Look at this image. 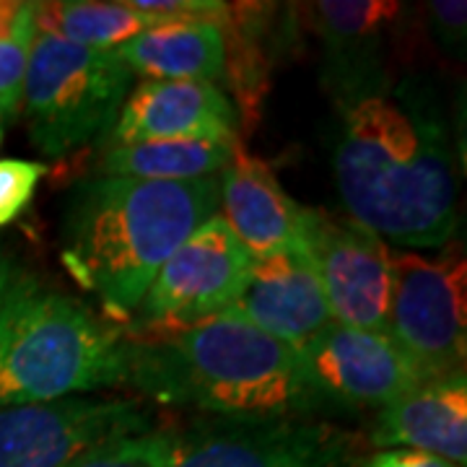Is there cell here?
Here are the masks:
<instances>
[{
  "mask_svg": "<svg viewBox=\"0 0 467 467\" xmlns=\"http://www.w3.org/2000/svg\"><path fill=\"white\" fill-rule=\"evenodd\" d=\"M333 169L348 218L379 239L436 250L457 232L447 128L413 91H382L343 107Z\"/></svg>",
  "mask_w": 467,
  "mask_h": 467,
  "instance_id": "1",
  "label": "cell"
},
{
  "mask_svg": "<svg viewBox=\"0 0 467 467\" xmlns=\"http://www.w3.org/2000/svg\"><path fill=\"white\" fill-rule=\"evenodd\" d=\"M125 384L161 405L226 420L306 418L335 408L299 348L229 309L184 327L138 330L125 340Z\"/></svg>",
  "mask_w": 467,
  "mask_h": 467,
  "instance_id": "2",
  "label": "cell"
},
{
  "mask_svg": "<svg viewBox=\"0 0 467 467\" xmlns=\"http://www.w3.org/2000/svg\"><path fill=\"white\" fill-rule=\"evenodd\" d=\"M218 213V177L153 182L94 174L67 195L60 260L115 317H128L190 234Z\"/></svg>",
  "mask_w": 467,
  "mask_h": 467,
  "instance_id": "3",
  "label": "cell"
},
{
  "mask_svg": "<svg viewBox=\"0 0 467 467\" xmlns=\"http://www.w3.org/2000/svg\"><path fill=\"white\" fill-rule=\"evenodd\" d=\"M125 377V340L84 304L24 275L0 315V405L76 398Z\"/></svg>",
  "mask_w": 467,
  "mask_h": 467,
  "instance_id": "4",
  "label": "cell"
},
{
  "mask_svg": "<svg viewBox=\"0 0 467 467\" xmlns=\"http://www.w3.org/2000/svg\"><path fill=\"white\" fill-rule=\"evenodd\" d=\"M130 86L133 73L117 50H94L36 29L21 94L34 149L63 159L109 135Z\"/></svg>",
  "mask_w": 467,
  "mask_h": 467,
  "instance_id": "5",
  "label": "cell"
},
{
  "mask_svg": "<svg viewBox=\"0 0 467 467\" xmlns=\"http://www.w3.org/2000/svg\"><path fill=\"white\" fill-rule=\"evenodd\" d=\"M387 333L429 382L465 371L467 263L460 252L392 250Z\"/></svg>",
  "mask_w": 467,
  "mask_h": 467,
  "instance_id": "6",
  "label": "cell"
},
{
  "mask_svg": "<svg viewBox=\"0 0 467 467\" xmlns=\"http://www.w3.org/2000/svg\"><path fill=\"white\" fill-rule=\"evenodd\" d=\"M150 429L149 410L125 398L0 405V467H66L101 441Z\"/></svg>",
  "mask_w": 467,
  "mask_h": 467,
  "instance_id": "7",
  "label": "cell"
},
{
  "mask_svg": "<svg viewBox=\"0 0 467 467\" xmlns=\"http://www.w3.org/2000/svg\"><path fill=\"white\" fill-rule=\"evenodd\" d=\"M250 265L252 257L223 218L211 216L156 273L133 312V327L171 330L226 312L239 296Z\"/></svg>",
  "mask_w": 467,
  "mask_h": 467,
  "instance_id": "8",
  "label": "cell"
},
{
  "mask_svg": "<svg viewBox=\"0 0 467 467\" xmlns=\"http://www.w3.org/2000/svg\"><path fill=\"white\" fill-rule=\"evenodd\" d=\"M304 252L317 273L330 317L346 327L387 330L392 250L350 218L306 208Z\"/></svg>",
  "mask_w": 467,
  "mask_h": 467,
  "instance_id": "9",
  "label": "cell"
},
{
  "mask_svg": "<svg viewBox=\"0 0 467 467\" xmlns=\"http://www.w3.org/2000/svg\"><path fill=\"white\" fill-rule=\"evenodd\" d=\"M301 353L312 379L333 405L387 408L429 382L387 330L330 322Z\"/></svg>",
  "mask_w": 467,
  "mask_h": 467,
  "instance_id": "10",
  "label": "cell"
},
{
  "mask_svg": "<svg viewBox=\"0 0 467 467\" xmlns=\"http://www.w3.org/2000/svg\"><path fill=\"white\" fill-rule=\"evenodd\" d=\"M330 457H346V441L322 423L226 420L174 434L167 467H299Z\"/></svg>",
  "mask_w": 467,
  "mask_h": 467,
  "instance_id": "11",
  "label": "cell"
},
{
  "mask_svg": "<svg viewBox=\"0 0 467 467\" xmlns=\"http://www.w3.org/2000/svg\"><path fill=\"white\" fill-rule=\"evenodd\" d=\"M205 138L236 140V109L216 84L143 81L122 104L107 135V149Z\"/></svg>",
  "mask_w": 467,
  "mask_h": 467,
  "instance_id": "12",
  "label": "cell"
},
{
  "mask_svg": "<svg viewBox=\"0 0 467 467\" xmlns=\"http://www.w3.org/2000/svg\"><path fill=\"white\" fill-rule=\"evenodd\" d=\"M229 312L299 350L333 322L317 273L304 250L252 260Z\"/></svg>",
  "mask_w": 467,
  "mask_h": 467,
  "instance_id": "13",
  "label": "cell"
},
{
  "mask_svg": "<svg viewBox=\"0 0 467 467\" xmlns=\"http://www.w3.org/2000/svg\"><path fill=\"white\" fill-rule=\"evenodd\" d=\"M218 216L252 260L304 250L306 208L285 195L265 161L242 149L218 177Z\"/></svg>",
  "mask_w": 467,
  "mask_h": 467,
  "instance_id": "14",
  "label": "cell"
},
{
  "mask_svg": "<svg viewBox=\"0 0 467 467\" xmlns=\"http://www.w3.org/2000/svg\"><path fill=\"white\" fill-rule=\"evenodd\" d=\"M319 32L325 39V76L333 97L343 107L382 94V39L400 5L379 0H346L317 3Z\"/></svg>",
  "mask_w": 467,
  "mask_h": 467,
  "instance_id": "15",
  "label": "cell"
},
{
  "mask_svg": "<svg viewBox=\"0 0 467 467\" xmlns=\"http://www.w3.org/2000/svg\"><path fill=\"white\" fill-rule=\"evenodd\" d=\"M371 441L379 450H420L454 465L467 462L465 371L420 384L382 408Z\"/></svg>",
  "mask_w": 467,
  "mask_h": 467,
  "instance_id": "16",
  "label": "cell"
},
{
  "mask_svg": "<svg viewBox=\"0 0 467 467\" xmlns=\"http://www.w3.org/2000/svg\"><path fill=\"white\" fill-rule=\"evenodd\" d=\"M117 55L149 81H208L226 70V42L211 21H167L133 36Z\"/></svg>",
  "mask_w": 467,
  "mask_h": 467,
  "instance_id": "17",
  "label": "cell"
},
{
  "mask_svg": "<svg viewBox=\"0 0 467 467\" xmlns=\"http://www.w3.org/2000/svg\"><path fill=\"white\" fill-rule=\"evenodd\" d=\"M236 150L239 143L229 138L109 146L101 153L97 169L104 177L190 182V180H208L213 174H221L232 164Z\"/></svg>",
  "mask_w": 467,
  "mask_h": 467,
  "instance_id": "18",
  "label": "cell"
},
{
  "mask_svg": "<svg viewBox=\"0 0 467 467\" xmlns=\"http://www.w3.org/2000/svg\"><path fill=\"white\" fill-rule=\"evenodd\" d=\"M36 29L55 32L67 42L117 50L133 36L156 26V18L133 11L128 3H94V0H66V3H34Z\"/></svg>",
  "mask_w": 467,
  "mask_h": 467,
  "instance_id": "19",
  "label": "cell"
},
{
  "mask_svg": "<svg viewBox=\"0 0 467 467\" xmlns=\"http://www.w3.org/2000/svg\"><path fill=\"white\" fill-rule=\"evenodd\" d=\"M174 454V431L150 429L101 441L66 467H167Z\"/></svg>",
  "mask_w": 467,
  "mask_h": 467,
  "instance_id": "20",
  "label": "cell"
},
{
  "mask_svg": "<svg viewBox=\"0 0 467 467\" xmlns=\"http://www.w3.org/2000/svg\"><path fill=\"white\" fill-rule=\"evenodd\" d=\"M34 32V3H26V11L18 18L16 29L0 39V117H11L21 107Z\"/></svg>",
  "mask_w": 467,
  "mask_h": 467,
  "instance_id": "21",
  "label": "cell"
},
{
  "mask_svg": "<svg viewBox=\"0 0 467 467\" xmlns=\"http://www.w3.org/2000/svg\"><path fill=\"white\" fill-rule=\"evenodd\" d=\"M45 174L47 167L42 161L0 159V226L14 223L29 208Z\"/></svg>",
  "mask_w": 467,
  "mask_h": 467,
  "instance_id": "22",
  "label": "cell"
},
{
  "mask_svg": "<svg viewBox=\"0 0 467 467\" xmlns=\"http://www.w3.org/2000/svg\"><path fill=\"white\" fill-rule=\"evenodd\" d=\"M128 5L138 14L156 18L159 24H167V21H211V24H218L229 16V5L216 3V0H128Z\"/></svg>",
  "mask_w": 467,
  "mask_h": 467,
  "instance_id": "23",
  "label": "cell"
},
{
  "mask_svg": "<svg viewBox=\"0 0 467 467\" xmlns=\"http://www.w3.org/2000/svg\"><path fill=\"white\" fill-rule=\"evenodd\" d=\"M462 0H439L429 3V26L436 39L454 55L465 52V14Z\"/></svg>",
  "mask_w": 467,
  "mask_h": 467,
  "instance_id": "24",
  "label": "cell"
},
{
  "mask_svg": "<svg viewBox=\"0 0 467 467\" xmlns=\"http://www.w3.org/2000/svg\"><path fill=\"white\" fill-rule=\"evenodd\" d=\"M361 467H460L420 450H379L368 457Z\"/></svg>",
  "mask_w": 467,
  "mask_h": 467,
  "instance_id": "25",
  "label": "cell"
},
{
  "mask_svg": "<svg viewBox=\"0 0 467 467\" xmlns=\"http://www.w3.org/2000/svg\"><path fill=\"white\" fill-rule=\"evenodd\" d=\"M24 275L26 273H21L16 265H14V260L5 254V250L0 247V315H3V309H5V304L11 301V296L16 294V288L24 281Z\"/></svg>",
  "mask_w": 467,
  "mask_h": 467,
  "instance_id": "26",
  "label": "cell"
},
{
  "mask_svg": "<svg viewBox=\"0 0 467 467\" xmlns=\"http://www.w3.org/2000/svg\"><path fill=\"white\" fill-rule=\"evenodd\" d=\"M26 11V3H11V0H0V39L16 29L18 18Z\"/></svg>",
  "mask_w": 467,
  "mask_h": 467,
  "instance_id": "27",
  "label": "cell"
},
{
  "mask_svg": "<svg viewBox=\"0 0 467 467\" xmlns=\"http://www.w3.org/2000/svg\"><path fill=\"white\" fill-rule=\"evenodd\" d=\"M299 467H348L346 457H330V460H317V462H306Z\"/></svg>",
  "mask_w": 467,
  "mask_h": 467,
  "instance_id": "28",
  "label": "cell"
},
{
  "mask_svg": "<svg viewBox=\"0 0 467 467\" xmlns=\"http://www.w3.org/2000/svg\"><path fill=\"white\" fill-rule=\"evenodd\" d=\"M0 140H3V130H0Z\"/></svg>",
  "mask_w": 467,
  "mask_h": 467,
  "instance_id": "29",
  "label": "cell"
}]
</instances>
